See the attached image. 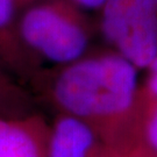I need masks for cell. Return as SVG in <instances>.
<instances>
[{
	"label": "cell",
	"mask_w": 157,
	"mask_h": 157,
	"mask_svg": "<svg viewBox=\"0 0 157 157\" xmlns=\"http://www.w3.org/2000/svg\"><path fill=\"white\" fill-rule=\"evenodd\" d=\"M50 124L37 111L0 117V157H48Z\"/></svg>",
	"instance_id": "cell-5"
},
{
	"label": "cell",
	"mask_w": 157,
	"mask_h": 157,
	"mask_svg": "<svg viewBox=\"0 0 157 157\" xmlns=\"http://www.w3.org/2000/svg\"><path fill=\"white\" fill-rule=\"evenodd\" d=\"M115 150L78 119L56 114L50 124L48 157H114Z\"/></svg>",
	"instance_id": "cell-6"
},
{
	"label": "cell",
	"mask_w": 157,
	"mask_h": 157,
	"mask_svg": "<svg viewBox=\"0 0 157 157\" xmlns=\"http://www.w3.org/2000/svg\"><path fill=\"white\" fill-rule=\"evenodd\" d=\"M17 2V5L20 6V8H23V7H26V6L30 5V4H33L35 1H37V0H15Z\"/></svg>",
	"instance_id": "cell-11"
},
{
	"label": "cell",
	"mask_w": 157,
	"mask_h": 157,
	"mask_svg": "<svg viewBox=\"0 0 157 157\" xmlns=\"http://www.w3.org/2000/svg\"><path fill=\"white\" fill-rule=\"evenodd\" d=\"M32 92L0 64V117H17L36 112Z\"/></svg>",
	"instance_id": "cell-8"
},
{
	"label": "cell",
	"mask_w": 157,
	"mask_h": 157,
	"mask_svg": "<svg viewBox=\"0 0 157 157\" xmlns=\"http://www.w3.org/2000/svg\"><path fill=\"white\" fill-rule=\"evenodd\" d=\"M114 157H142L140 155H136V154H121V152L115 151Z\"/></svg>",
	"instance_id": "cell-12"
},
{
	"label": "cell",
	"mask_w": 157,
	"mask_h": 157,
	"mask_svg": "<svg viewBox=\"0 0 157 157\" xmlns=\"http://www.w3.org/2000/svg\"><path fill=\"white\" fill-rule=\"evenodd\" d=\"M23 44L43 64L65 65L87 54L92 28L69 0L35 1L21 8L17 21Z\"/></svg>",
	"instance_id": "cell-2"
},
{
	"label": "cell",
	"mask_w": 157,
	"mask_h": 157,
	"mask_svg": "<svg viewBox=\"0 0 157 157\" xmlns=\"http://www.w3.org/2000/svg\"><path fill=\"white\" fill-rule=\"evenodd\" d=\"M137 71L117 51L93 52L42 67L28 89L37 104L78 119L113 150L129 154L139 114Z\"/></svg>",
	"instance_id": "cell-1"
},
{
	"label": "cell",
	"mask_w": 157,
	"mask_h": 157,
	"mask_svg": "<svg viewBox=\"0 0 157 157\" xmlns=\"http://www.w3.org/2000/svg\"><path fill=\"white\" fill-rule=\"evenodd\" d=\"M129 154L157 157V99L143 94L141 87L134 147Z\"/></svg>",
	"instance_id": "cell-7"
},
{
	"label": "cell",
	"mask_w": 157,
	"mask_h": 157,
	"mask_svg": "<svg viewBox=\"0 0 157 157\" xmlns=\"http://www.w3.org/2000/svg\"><path fill=\"white\" fill-rule=\"evenodd\" d=\"M100 29L113 50L147 69L157 57V0H106Z\"/></svg>",
	"instance_id": "cell-3"
},
{
	"label": "cell",
	"mask_w": 157,
	"mask_h": 157,
	"mask_svg": "<svg viewBox=\"0 0 157 157\" xmlns=\"http://www.w3.org/2000/svg\"><path fill=\"white\" fill-rule=\"evenodd\" d=\"M146 70L148 71V76L146 82L140 86L141 91L147 97L157 99V57Z\"/></svg>",
	"instance_id": "cell-9"
},
{
	"label": "cell",
	"mask_w": 157,
	"mask_h": 157,
	"mask_svg": "<svg viewBox=\"0 0 157 157\" xmlns=\"http://www.w3.org/2000/svg\"><path fill=\"white\" fill-rule=\"evenodd\" d=\"M20 11L15 0H0V64L28 89L43 64L26 48L19 35Z\"/></svg>",
	"instance_id": "cell-4"
},
{
	"label": "cell",
	"mask_w": 157,
	"mask_h": 157,
	"mask_svg": "<svg viewBox=\"0 0 157 157\" xmlns=\"http://www.w3.org/2000/svg\"><path fill=\"white\" fill-rule=\"evenodd\" d=\"M82 8H89V10H101L106 0H69Z\"/></svg>",
	"instance_id": "cell-10"
}]
</instances>
